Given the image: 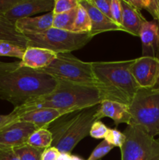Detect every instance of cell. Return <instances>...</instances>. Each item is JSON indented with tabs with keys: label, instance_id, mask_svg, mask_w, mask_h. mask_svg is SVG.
Returning a JSON list of instances; mask_svg holds the SVG:
<instances>
[{
	"label": "cell",
	"instance_id": "6da1fadb",
	"mask_svg": "<svg viewBox=\"0 0 159 160\" xmlns=\"http://www.w3.org/2000/svg\"><path fill=\"white\" fill-rule=\"evenodd\" d=\"M57 84L55 78L43 70L21 67L19 62H0V98L14 109L50 93Z\"/></svg>",
	"mask_w": 159,
	"mask_h": 160
},
{
	"label": "cell",
	"instance_id": "7a4b0ae2",
	"mask_svg": "<svg viewBox=\"0 0 159 160\" xmlns=\"http://www.w3.org/2000/svg\"><path fill=\"white\" fill-rule=\"evenodd\" d=\"M57 81V85L52 92L14 109L20 112L34 109L50 108L72 113L99 105L102 101L97 87Z\"/></svg>",
	"mask_w": 159,
	"mask_h": 160
},
{
	"label": "cell",
	"instance_id": "3957f363",
	"mask_svg": "<svg viewBox=\"0 0 159 160\" xmlns=\"http://www.w3.org/2000/svg\"><path fill=\"white\" fill-rule=\"evenodd\" d=\"M133 59L112 62H91L94 76L101 100L129 106L140 88L132 78L130 67Z\"/></svg>",
	"mask_w": 159,
	"mask_h": 160
},
{
	"label": "cell",
	"instance_id": "277c9868",
	"mask_svg": "<svg viewBox=\"0 0 159 160\" xmlns=\"http://www.w3.org/2000/svg\"><path fill=\"white\" fill-rule=\"evenodd\" d=\"M99 105L70 113V117L58 123L49 125L48 130L52 134L51 147L60 153H69L84 138L90 135L92 124L96 120V113Z\"/></svg>",
	"mask_w": 159,
	"mask_h": 160
},
{
	"label": "cell",
	"instance_id": "5b68a950",
	"mask_svg": "<svg viewBox=\"0 0 159 160\" xmlns=\"http://www.w3.org/2000/svg\"><path fill=\"white\" fill-rule=\"evenodd\" d=\"M131 121L154 138L159 135V88H139L129 105Z\"/></svg>",
	"mask_w": 159,
	"mask_h": 160
},
{
	"label": "cell",
	"instance_id": "8992f818",
	"mask_svg": "<svg viewBox=\"0 0 159 160\" xmlns=\"http://www.w3.org/2000/svg\"><path fill=\"white\" fill-rule=\"evenodd\" d=\"M28 46L51 50L55 53L71 52L84 48L91 41L90 34H77L51 28L41 33H24Z\"/></svg>",
	"mask_w": 159,
	"mask_h": 160
},
{
	"label": "cell",
	"instance_id": "52a82bcc",
	"mask_svg": "<svg viewBox=\"0 0 159 160\" xmlns=\"http://www.w3.org/2000/svg\"><path fill=\"white\" fill-rule=\"evenodd\" d=\"M41 70L56 80L97 87L91 62L80 60L70 52L57 53L50 65Z\"/></svg>",
	"mask_w": 159,
	"mask_h": 160
},
{
	"label": "cell",
	"instance_id": "ba28073f",
	"mask_svg": "<svg viewBox=\"0 0 159 160\" xmlns=\"http://www.w3.org/2000/svg\"><path fill=\"white\" fill-rule=\"evenodd\" d=\"M121 160H159V138L155 139L137 127L127 125Z\"/></svg>",
	"mask_w": 159,
	"mask_h": 160
},
{
	"label": "cell",
	"instance_id": "9c48e42d",
	"mask_svg": "<svg viewBox=\"0 0 159 160\" xmlns=\"http://www.w3.org/2000/svg\"><path fill=\"white\" fill-rule=\"evenodd\" d=\"M130 72L139 88H154L158 78V59L151 56H141L133 59Z\"/></svg>",
	"mask_w": 159,
	"mask_h": 160
},
{
	"label": "cell",
	"instance_id": "30bf717a",
	"mask_svg": "<svg viewBox=\"0 0 159 160\" xmlns=\"http://www.w3.org/2000/svg\"><path fill=\"white\" fill-rule=\"evenodd\" d=\"M38 129L29 122L16 120L0 130V148H15L27 143L33 132Z\"/></svg>",
	"mask_w": 159,
	"mask_h": 160
},
{
	"label": "cell",
	"instance_id": "8fae6325",
	"mask_svg": "<svg viewBox=\"0 0 159 160\" xmlns=\"http://www.w3.org/2000/svg\"><path fill=\"white\" fill-rule=\"evenodd\" d=\"M55 0H20L3 16L11 21L16 22L40 12H52Z\"/></svg>",
	"mask_w": 159,
	"mask_h": 160
},
{
	"label": "cell",
	"instance_id": "7c38bea8",
	"mask_svg": "<svg viewBox=\"0 0 159 160\" xmlns=\"http://www.w3.org/2000/svg\"><path fill=\"white\" fill-rule=\"evenodd\" d=\"M78 2L88 13L91 22V29L90 34L93 37L107 31H124L123 28L118 26L115 22L100 12L92 4L90 0H78Z\"/></svg>",
	"mask_w": 159,
	"mask_h": 160
},
{
	"label": "cell",
	"instance_id": "4fadbf2b",
	"mask_svg": "<svg viewBox=\"0 0 159 160\" xmlns=\"http://www.w3.org/2000/svg\"><path fill=\"white\" fill-rule=\"evenodd\" d=\"M16 112L18 113L19 120L29 122L38 128H48L51 123L57 120L58 119L67 114H70L65 111L50 109V108L34 109L20 112L17 111Z\"/></svg>",
	"mask_w": 159,
	"mask_h": 160
},
{
	"label": "cell",
	"instance_id": "5bb4252c",
	"mask_svg": "<svg viewBox=\"0 0 159 160\" xmlns=\"http://www.w3.org/2000/svg\"><path fill=\"white\" fill-rule=\"evenodd\" d=\"M57 53L38 47L27 46L20 61L21 67H27L33 70H42L50 65L56 58Z\"/></svg>",
	"mask_w": 159,
	"mask_h": 160
},
{
	"label": "cell",
	"instance_id": "9a60e30c",
	"mask_svg": "<svg viewBox=\"0 0 159 160\" xmlns=\"http://www.w3.org/2000/svg\"><path fill=\"white\" fill-rule=\"evenodd\" d=\"M104 117H109L115 123V126L120 123L129 125L131 115L129 106L109 100H103L99 104V108L96 113V120H100Z\"/></svg>",
	"mask_w": 159,
	"mask_h": 160
},
{
	"label": "cell",
	"instance_id": "2e32d148",
	"mask_svg": "<svg viewBox=\"0 0 159 160\" xmlns=\"http://www.w3.org/2000/svg\"><path fill=\"white\" fill-rule=\"evenodd\" d=\"M142 44V56L156 57L159 46V23L157 20H147L139 32Z\"/></svg>",
	"mask_w": 159,
	"mask_h": 160
},
{
	"label": "cell",
	"instance_id": "e0dca14e",
	"mask_svg": "<svg viewBox=\"0 0 159 160\" xmlns=\"http://www.w3.org/2000/svg\"><path fill=\"white\" fill-rule=\"evenodd\" d=\"M122 8V28L124 32L139 36L142 25L147 21L140 10L131 6L127 0H120Z\"/></svg>",
	"mask_w": 159,
	"mask_h": 160
},
{
	"label": "cell",
	"instance_id": "ac0fdd59",
	"mask_svg": "<svg viewBox=\"0 0 159 160\" xmlns=\"http://www.w3.org/2000/svg\"><path fill=\"white\" fill-rule=\"evenodd\" d=\"M52 12L36 17L20 19L15 22L17 29L21 33H41L52 28Z\"/></svg>",
	"mask_w": 159,
	"mask_h": 160
},
{
	"label": "cell",
	"instance_id": "d6986e66",
	"mask_svg": "<svg viewBox=\"0 0 159 160\" xmlns=\"http://www.w3.org/2000/svg\"><path fill=\"white\" fill-rule=\"evenodd\" d=\"M0 41L12 42L26 48L28 46L27 39L23 33L17 28L15 22L0 15Z\"/></svg>",
	"mask_w": 159,
	"mask_h": 160
},
{
	"label": "cell",
	"instance_id": "ffe728a7",
	"mask_svg": "<svg viewBox=\"0 0 159 160\" xmlns=\"http://www.w3.org/2000/svg\"><path fill=\"white\" fill-rule=\"evenodd\" d=\"M52 143V134L48 128H38L31 134L27 140L28 145L39 148H49Z\"/></svg>",
	"mask_w": 159,
	"mask_h": 160
},
{
	"label": "cell",
	"instance_id": "44dd1931",
	"mask_svg": "<svg viewBox=\"0 0 159 160\" xmlns=\"http://www.w3.org/2000/svg\"><path fill=\"white\" fill-rule=\"evenodd\" d=\"M90 29H91V22L88 13L78 2L76 19L73 23L72 32L77 33V34H87L90 33Z\"/></svg>",
	"mask_w": 159,
	"mask_h": 160
},
{
	"label": "cell",
	"instance_id": "7402d4cb",
	"mask_svg": "<svg viewBox=\"0 0 159 160\" xmlns=\"http://www.w3.org/2000/svg\"><path fill=\"white\" fill-rule=\"evenodd\" d=\"M77 6L66 12L54 15L53 17L52 28L64 31H72L76 16Z\"/></svg>",
	"mask_w": 159,
	"mask_h": 160
},
{
	"label": "cell",
	"instance_id": "603a6c76",
	"mask_svg": "<svg viewBox=\"0 0 159 160\" xmlns=\"http://www.w3.org/2000/svg\"><path fill=\"white\" fill-rule=\"evenodd\" d=\"M21 160H41L44 148H36L26 144L13 148Z\"/></svg>",
	"mask_w": 159,
	"mask_h": 160
},
{
	"label": "cell",
	"instance_id": "cb8c5ba5",
	"mask_svg": "<svg viewBox=\"0 0 159 160\" xmlns=\"http://www.w3.org/2000/svg\"><path fill=\"white\" fill-rule=\"evenodd\" d=\"M25 48L6 41H0V56L17 58L21 60Z\"/></svg>",
	"mask_w": 159,
	"mask_h": 160
},
{
	"label": "cell",
	"instance_id": "d4e9b609",
	"mask_svg": "<svg viewBox=\"0 0 159 160\" xmlns=\"http://www.w3.org/2000/svg\"><path fill=\"white\" fill-rule=\"evenodd\" d=\"M78 6V0H55L52 13L54 15L64 13Z\"/></svg>",
	"mask_w": 159,
	"mask_h": 160
},
{
	"label": "cell",
	"instance_id": "484cf974",
	"mask_svg": "<svg viewBox=\"0 0 159 160\" xmlns=\"http://www.w3.org/2000/svg\"><path fill=\"white\" fill-rule=\"evenodd\" d=\"M114 148L115 147L113 145L109 144L107 141L104 139L99 145H97L96 148L94 149L87 160H100Z\"/></svg>",
	"mask_w": 159,
	"mask_h": 160
},
{
	"label": "cell",
	"instance_id": "4316f807",
	"mask_svg": "<svg viewBox=\"0 0 159 160\" xmlns=\"http://www.w3.org/2000/svg\"><path fill=\"white\" fill-rule=\"evenodd\" d=\"M125 139H126V136H125L124 133L121 132L116 128H112V129H109L108 133L104 140L107 141L109 144L112 145L114 147H118L119 148H121L124 143Z\"/></svg>",
	"mask_w": 159,
	"mask_h": 160
},
{
	"label": "cell",
	"instance_id": "83f0119b",
	"mask_svg": "<svg viewBox=\"0 0 159 160\" xmlns=\"http://www.w3.org/2000/svg\"><path fill=\"white\" fill-rule=\"evenodd\" d=\"M109 128L100 120L95 121L90 130V136L95 139H104L108 133Z\"/></svg>",
	"mask_w": 159,
	"mask_h": 160
},
{
	"label": "cell",
	"instance_id": "f1b7e54d",
	"mask_svg": "<svg viewBox=\"0 0 159 160\" xmlns=\"http://www.w3.org/2000/svg\"><path fill=\"white\" fill-rule=\"evenodd\" d=\"M111 16H112V21L115 22L118 26L122 28V8L120 0H112Z\"/></svg>",
	"mask_w": 159,
	"mask_h": 160
},
{
	"label": "cell",
	"instance_id": "f546056e",
	"mask_svg": "<svg viewBox=\"0 0 159 160\" xmlns=\"http://www.w3.org/2000/svg\"><path fill=\"white\" fill-rule=\"evenodd\" d=\"M90 2L100 12L112 20V16H111L112 0H90Z\"/></svg>",
	"mask_w": 159,
	"mask_h": 160
},
{
	"label": "cell",
	"instance_id": "4dcf8cb0",
	"mask_svg": "<svg viewBox=\"0 0 159 160\" xmlns=\"http://www.w3.org/2000/svg\"><path fill=\"white\" fill-rule=\"evenodd\" d=\"M143 9L147 11L154 20L159 23V4L158 0H145Z\"/></svg>",
	"mask_w": 159,
	"mask_h": 160
},
{
	"label": "cell",
	"instance_id": "1f68e13d",
	"mask_svg": "<svg viewBox=\"0 0 159 160\" xmlns=\"http://www.w3.org/2000/svg\"><path fill=\"white\" fill-rule=\"evenodd\" d=\"M17 120L18 113L14 109L8 115H0V130Z\"/></svg>",
	"mask_w": 159,
	"mask_h": 160
},
{
	"label": "cell",
	"instance_id": "d6a6232c",
	"mask_svg": "<svg viewBox=\"0 0 159 160\" xmlns=\"http://www.w3.org/2000/svg\"><path fill=\"white\" fill-rule=\"evenodd\" d=\"M0 160H21L13 148H0Z\"/></svg>",
	"mask_w": 159,
	"mask_h": 160
},
{
	"label": "cell",
	"instance_id": "836d02e7",
	"mask_svg": "<svg viewBox=\"0 0 159 160\" xmlns=\"http://www.w3.org/2000/svg\"><path fill=\"white\" fill-rule=\"evenodd\" d=\"M60 155L59 150L54 147H49L44 150L41 160H56Z\"/></svg>",
	"mask_w": 159,
	"mask_h": 160
},
{
	"label": "cell",
	"instance_id": "e575fe53",
	"mask_svg": "<svg viewBox=\"0 0 159 160\" xmlns=\"http://www.w3.org/2000/svg\"><path fill=\"white\" fill-rule=\"evenodd\" d=\"M20 0H0V15L6 13L12 6H15Z\"/></svg>",
	"mask_w": 159,
	"mask_h": 160
},
{
	"label": "cell",
	"instance_id": "d590c367",
	"mask_svg": "<svg viewBox=\"0 0 159 160\" xmlns=\"http://www.w3.org/2000/svg\"><path fill=\"white\" fill-rule=\"evenodd\" d=\"M56 160H73V156L69 153H60Z\"/></svg>",
	"mask_w": 159,
	"mask_h": 160
},
{
	"label": "cell",
	"instance_id": "8d00e7d4",
	"mask_svg": "<svg viewBox=\"0 0 159 160\" xmlns=\"http://www.w3.org/2000/svg\"><path fill=\"white\" fill-rule=\"evenodd\" d=\"M156 58L158 59V62H159V46L158 48H157V54H156ZM154 88H159V73H158V78H157V84H156L155 87Z\"/></svg>",
	"mask_w": 159,
	"mask_h": 160
},
{
	"label": "cell",
	"instance_id": "74e56055",
	"mask_svg": "<svg viewBox=\"0 0 159 160\" xmlns=\"http://www.w3.org/2000/svg\"><path fill=\"white\" fill-rule=\"evenodd\" d=\"M158 4H159V0H158Z\"/></svg>",
	"mask_w": 159,
	"mask_h": 160
}]
</instances>
